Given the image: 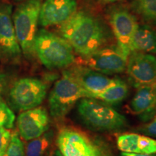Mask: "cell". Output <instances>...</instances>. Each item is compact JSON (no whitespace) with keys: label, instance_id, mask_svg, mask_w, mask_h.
<instances>
[{"label":"cell","instance_id":"1","mask_svg":"<svg viewBox=\"0 0 156 156\" xmlns=\"http://www.w3.org/2000/svg\"><path fill=\"white\" fill-rule=\"evenodd\" d=\"M60 25L62 37L81 58L102 48L106 41V33L98 20L84 12H76Z\"/></svg>","mask_w":156,"mask_h":156},{"label":"cell","instance_id":"2","mask_svg":"<svg viewBox=\"0 0 156 156\" xmlns=\"http://www.w3.org/2000/svg\"><path fill=\"white\" fill-rule=\"evenodd\" d=\"M77 113L84 124L98 132H114L127 125L126 117L117 111L92 98H83L77 105Z\"/></svg>","mask_w":156,"mask_h":156},{"label":"cell","instance_id":"3","mask_svg":"<svg viewBox=\"0 0 156 156\" xmlns=\"http://www.w3.org/2000/svg\"><path fill=\"white\" fill-rule=\"evenodd\" d=\"M34 52L40 62L48 69H63L75 62L71 45L64 38L46 30L37 32Z\"/></svg>","mask_w":156,"mask_h":156},{"label":"cell","instance_id":"4","mask_svg":"<svg viewBox=\"0 0 156 156\" xmlns=\"http://www.w3.org/2000/svg\"><path fill=\"white\" fill-rule=\"evenodd\" d=\"M90 94L78 84L69 70L56 82L48 96L50 114L54 119H63L78 101Z\"/></svg>","mask_w":156,"mask_h":156},{"label":"cell","instance_id":"5","mask_svg":"<svg viewBox=\"0 0 156 156\" xmlns=\"http://www.w3.org/2000/svg\"><path fill=\"white\" fill-rule=\"evenodd\" d=\"M41 6L40 0H27L17 7L12 16L17 41L23 53L28 58L35 54L34 42Z\"/></svg>","mask_w":156,"mask_h":156},{"label":"cell","instance_id":"6","mask_svg":"<svg viewBox=\"0 0 156 156\" xmlns=\"http://www.w3.org/2000/svg\"><path fill=\"white\" fill-rule=\"evenodd\" d=\"M46 94L47 85L45 82L38 78L24 77L12 85L9 100L13 108L23 112L40 106Z\"/></svg>","mask_w":156,"mask_h":156},{"label":"cell","instance_id":"7","mask_svg":"<svg viewBox=\"0 0 156 156\" xmlns=\"http://www.w3.org/2000/svg\"><path fill=\"white\" fill-rule=\"evenodd\" d=\"M128 56L118 46L101 48L81 58L80 64L104 75L119 74L126 70Z\"/></svg>","mask_w":156,"mask_h":156},{"label":"cell","instance_id":"8","mask_svg":"<svg viewBox=\"0 0 156 156\" xmlns=\"http://www.w3.org/2000/svg\"><path fill=\"white\" fill-rule=\"evenodd\" d=\"M109 22L117 41V46L129 57L133 52V38L139 26L135 17L126 9L117 8L111 12Z\"/></svg>","mask_w":156,"mask_h":156},{"label":"cell","instance_id":"9","mask_svg":"<svg viewBox=\"0 0 156 156\" xmlns=\"http://www.w3.org/2000/svg\"><path fill=\"white\" fill-rule=\"evenodd\" d=\"M126 70L134 87L156 83V58L152 54L132 52L128 57Z\"/></svg>","mask_w":156,"mask_h":156},{"label":"cell","instance_id":"10","mask_svg":"<svg viewBox=\"0 0 156 156\" xmlns=\"http://www.w3.org/2000/svg\"><path fill=\"white\" fill-rule=\"evenodd\" d=\"M50 119L44 107L23 111L17 118L19 135L25 141H30L48 132Z\"/></svg>","mask_w":156,"mask_h":156},{"label":"cell","instance_id":"11","mask_svg":"<svg viewBox=\"0 0 156 156\" xmlns=\"http://www.w3.org/2000/svg\"><path fill=\"white\" fill-rule=\"evenodd\" d=\"M58 151L62 156H93L94 145L84 134L70 128H63L56 138Z\"/></svg>","mask_w":156,"mask_h":156},{"label":"cell","instance_id":"12","mask_svg":"<svg viewBox=\"0 0 156 156\" xmlns=\"http://www.w3.org/2000/svg\"><path fill=\"white\" fill-rule=\"evenodd\" d=\"M75 0H46L41 4L39 23L43 27L62 25L76 12Z\"/></svg>","mask_w":156,"mask_h":156},{"label":"cell","instance_id":"13","mask_svg":"<svg viewBox=\"0 0 156 156\" xmlns=\"http://www.w3.org/2000/svg\"><path fill=\"white\" fill-rule=\"evenodd\" d=\"M12 6L9 4L0 5V51L12 57L21 53L13 24Z\"/></svg>","mask_w":156,"mask_h":156},{"label":"cell","instance_id":"14","mask_svg":"<svg viewBox=\"0 0 156 156\" xmlns=\"http://www.w3.org/2000/svg\"><path fill=\"white\" fill-rule=\"evenodd\" d=\"M69 71L80 87L89 93L90 97L92 94L102 92L112 85L116 79L109 77L82 64L75 66Z\"/></svg>","mask_w":156,"mask_h":156},{"label":"cell","instance_id":"15","mask_svg":"<svg viewBox=\"0 0 156 156\" xmlns=\"http://www.w3.org/2000/svg\"><path fill=\"white\" fill-rule=\"evenodd\" d=\"M136 88L130 102V109L143 122H148L156 114V83Z\"/></svg>","mask_w":156,"mask_h":156},{"label":"cell","instance_id":"16","mask_svg":"<svg viewBox=\"0 0 156 156\" xmlns=\"http://www.w3.org/2000/svg\"><path fill=\"white\" fill-rule=\"evenodd\" d=\"M117 147L124 153L155 154L156 139L136 133L121 134L117 138Z\"/></svg>","mask_w":156,"mask_h":156},{"label":"cell","instance_id":"17","mask_svg":"<svg viewBox=\"0 0 156 156\" xmlns=\"http://www.w3.org/2000/svg\"><path fill=\"white\" fill-rule=\"evenodd\" d=\"M133 51L156 54V31L147 25L138 26L132 43Z\"/></svg>","mask_w":156,"mask_h":156},{"label":"cell","instance_id":"18","mask_svg":"<svg viewBox=\"0 0 156 156\" xmlns=\"http://www.w3.org/2000/svg\"><path fill=\"white\" fill-rule=\"evenodd\" d=\"M129 89L126 83L116 78V81L102 92L90 95L92 98L103 101L107 104L115 105L122 102L127 97Z\"/></svg>","mask_w":156,"mask_h":156},{"label":"cell","instance_id":"19","mask_svg":"<svg viewBox=\"0 0 156 156\" xmlns=\"http://www.w3.org/2000/svg\"><path fill=\"white\" fill-rule=\"evenodd\" d=\"M53 133H44L39 137L28 141L25 147V156H48L51 147Z\"/></svg>","mask_w":156,"mask_h":156},{"label":"cell","instance_id":"20","mask_svg":"<svg viewBox=\"0 0 156 156\" xmlns=\"http://www.w3.org/2000/svg\"><path fill=\"white\" fill-rule=\"evenodd\" d=\"M133 8L146 21L156 23V0H134Z\"/></svg>","mask_w":156,"mask_h":156},{"label":"cell","instance_id":"21","mask_svg":"<svg viewBox=\"0 0 156 156\" xmlns=\"http://www.w3.org/2000/svg\"><path fill=\"white\" fill-rule=\"evenodd\" d=\"M15 121V115L2 97H0V127L12 129Z\"/></svg>","mask_w":156,"mask_h":156},{"label":"cell","instance_id":"22","mask_svg":"<svg viewBox=\"0 0 156 156\" xmlns=\"http://www.w3.org/2000/svg\"><path fill=\"white\" fill-rule=\"evenodd\" d=\"M4 156H25V145L16 132L12 134L10 142Z\"/></svg>","mask_w":156,"mask_h":156},{"label":"cell","instance_id":"23","mask_svg":"<svg viewBox=\"0 0 156 156\" xmlns=\"http://www.w3.org/2000/svg\"><path fill=\"white\" fill-rule=\"evenodd\" d=\"M148 122L136 129V130L145 135L156 138V114Z\"/></svg>","mask_w":156,"mask_h":156},{"label":"cell","instance_id":"24","mask_svg":"<svg viewBox=\"0 0 156 156\" xmlns=\"http://www.w3.org/2000/svg\"><path fill=\"white\" fill-rule=\"evenodd\" d=\"M12 133L8 129L0 127V156H4L11 140Z\"/></svg>","mask_w":156,"mask_h":156},{"label":"cell","instance_id":"25","mask_svg":"<svg viewBox=\"0 0 156 156\" xmlns=\"http://www.w3.org/2000/svg\"><path fill=\"white\" fill-rule=\"evenodd\" d=\"M6 85V76L5 74L0 73V97L2 96L5 88Z\"/></svg>","mask_w":156,"mask_h":156},{"label":"cell","instance_id":"26","mask_svg":"<svg viewBox=\"0 0 156 156\" xmlns=\"http://www.w3.org/2000/svg\"><path fill=\"white\" fill-rule=\"evenodd\" d=\"M121 156H156L155 154H141V153H130L122 152Z\"/></svg>","mask_w":156,"mask_h":156},{"label":"cell","instance_id":"27","mask_svg":"<svg viewBox=\"0 0 156 156\" xmlns=\"http://www.w3.org/2000/svg\"><path fill=\"white\" fill-rule=\"evenodd\" d=\"M48 156H62V155L61 153L59 152V151L56 150V151H54L53 153H51Z\"/></svg>","mask_w":156,"mask_h":156},{"label":"cell","instance_id":"28","mask_svg":"<svg viewBox=\"0 0 156 156\" xmlns=\"http://www.w3.org/2000/svg\"><path fill=\"white\" fill-rule=\"evenodd\" d=\"M100 2H102L104 3H113L116 2L121 1V0H99Z\"/></svg>","mask_w":156,"mask_h":156},{"label":"cell","instance_id":"29","mask_svg":"<svg viewBox=\"0 0 156 156\" xmlns=\"http://www.w3.org/2000/svg\"><path fill=\"white\" fill-rule=\"evenodd\" d=\"M16 1H23V0H16Z\"/></svg>","mask_w":156,"mask_h":156},{"label":"cell","instance_id":"30","mask_svg":"<svg viewBox=\"0 0 156 156\" xmlns=\"http://www.w3.org/2000/svg\"><path fill=\"white\" fill-rule=\"evenodd\" d=\"M93 156H95V155H93Z\"/></svg>","mask_w":156,"mask_h":156}]
</instances>
